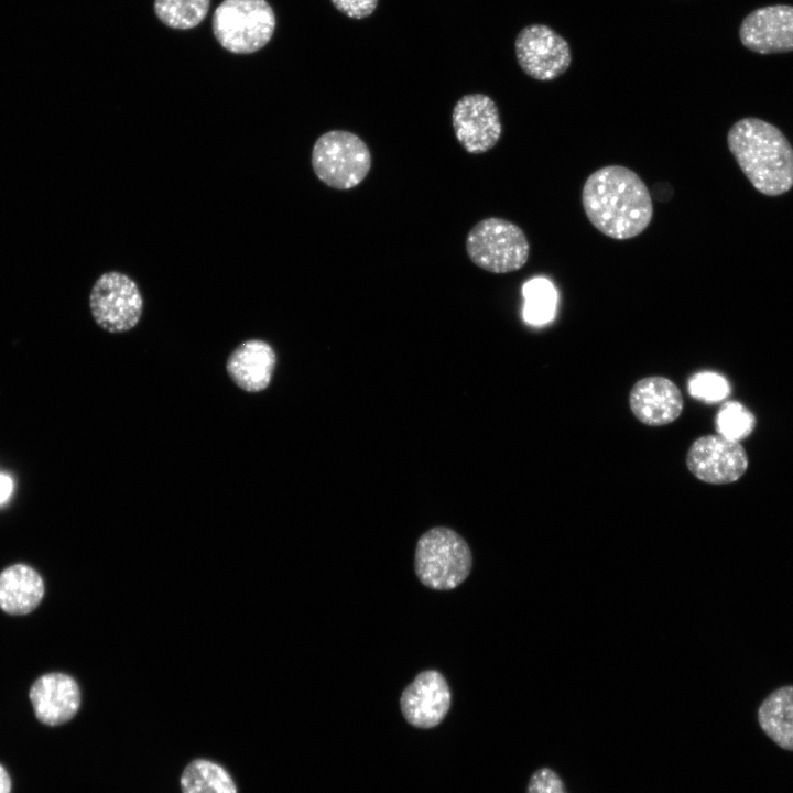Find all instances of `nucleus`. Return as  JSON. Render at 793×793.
Returning <instances> with one entry per match:
<instances>
[{"label":"nucleus","mask_w":793,"mask_h":793,"mask_svg":"<svg viewBox=\"0 0 793 793\" xmlns=\"http://www.w3.org/2000/svg\"><path fill=\"white\" fill-rule=\"evenodd\" d=\"M582 204L590 224L616 240L639 236L653 217L649 188L634 171L622 165L593 172L584 183Z\"/></svg>","instance_id":"obj_1"},{"label":"nucleus","mask_w":793,"mask_h":793,"mask_svg":"<svg viewBox=\"0 0 793 793\" xmlns=\"http://www.w3.org/2000/svg\"><path fill=\"white\" fill-rule=\"evenodd\" d=\"M727 142L741 171L760 193L778 196L793 187V149L775 126L743 118L730 128Z\"/></svg>","instance_id":"obj_2"},{"label":"nucleus","mask_w":793,"mask_h":793,"mask_svg":"<svg viewBox=\"0 0 793 793\" xmlns=\"http://www.w3.org/2000/svg\"><path fill=\"white\" fill-rule=\"evenodd\" d=\"M471 566L467 542L449 528L430 529L416 543L415 574L428 588L449 590L459 586L468 577Z\"/></svg>","instance_id":"obj_3"},{"label":"nucleus","mask_w":793,"mask_h":793,"mask_svg":"<svg viewBox=\"0 0 793 793\" xmlns=\"http://www.w3.org/2000/svg\"><path fill=\"white\" fill-rule=\"evenodd\" d=\"M275 24L273 8L267 0H224L211 21L218 43L235 54H251L264 47Z\"/></svg>","instance_id":"obj_4"},{"label":"nucleus","mask_w":793,"mask_h":793,"mask_svg":"<svg viewBox=\"0 0 793 793\" xmlns=\"http://www.w3.org/2000/svg\"><path fill=\"white\" fill-rule=\"evenodd\" d=\"M311 163L321 182L328 187L347 191L367 177L372 161L368 145L357 134L330 130L316 139Z\"/></svg>","instance_id":"obj_5"},{"label":"nucleus","mask_w":793,"mask_h":793,"mask_svg":"<svg viewBox=\"0 0 793 793\" xmlns=\"http://www.w3.org/2000/svg\"><path fill=\"white\" fill-rule=\"evenodd\" d=\"M466 251L477 267L491 273H509L520 270L528 262L530 243L518 225L489 217L470 229Z\"/></svg>","instance_id":"obj_6"},{"label":"nucleus","mask_w":793,"mask_h":793,"mask_svg":"<svg viewBox=\"0 0 793 793\" xmlns=\"http://www.w3.org/2000/svg\"><path fill=\"white\" fill-rule=\"evenodd\" d=\"M89 308L95 323L112 334L134 328L143 312V297L137 282L119 271L102 273L89 294Z\"/></svg>","instance_id":"obj_7"},{"label":"nucleus","mask_w":793,"mask_h":793,"mask_svg":"<svg viewBox=\"0 0 793 793\" xmlns=\"http://www.w3.org/2000/svg\"><path fill=\"white\" fill-rule=\"evenodd\" d=\"M514 51L521 69L540 82L556 79L572 64L568 42L546 24L524 26L515 37Z\"/></svg>","instance_id":"obj_8"},{"label":"nucleus","mask_w":793,"mask_h":793,"mask_svg":"<svg viewBox=\"0 0 793 793\" xmlns=\"http://www.w3.org/2000/svg\"><path fill=\"white\" fill-rule=\"evenodd\" d=\"M686 466L704 482L726 485L743 476L748 468V456L738 441L710 434L692 443L686 454Z\"/></svg>","instance_id":"obj_9"},{"label":"nucleus","mask_w":793,"mask_h":793,"mask_svg":"<svg viewBox=\"0 0 793 793\" xmlns=\"http://www.w3.org/2000/svg\"><path fill=\"white\" fill-rule=\"evenodd\" d=\"M452 124L459 144L471 154L491 150L502 134L497 104L485 94L463 96L454 106Z\"/></svg>","instance_id":"obj_10"},{"label":"nucleus","mask_w":793,"mask_h":793,"mask_svg":"<svg viewBox=\"0 0 793 793\" xmlns=\"http://www.w3.org/2000/svg\"><path fill=\"white\" fill-rule=\"evenodd\" d=\"M739 39L758 54L793 51V6L773 4L754 9L743 18Z\"/></svg>","instance_id":"obj_11"},{"label":"nucleus","mask_w":793,"mask_h":793,"mask_svg":"<svg viewBox=\"0 0 793 793\" xmlns=\"http://www.w3.org/2000/svg\"><path fill=\"white\" fill-rule=\"evenodd\" d=\"M450 691L445 677L435 670L419 673L402 692L400 707L405 720L428 729L437 726L450 708Z\"/></svg>","instance_id":"obj_12"},{"label":"nucleus","mask_w":793,"mask_h":793,"mask_svg":"<svg viewBox=\"0 0 793 793\" xmlns=\"http://www.w3.org/2000/svg\"><path fill=\"white\" fill-rule=\"evenodd\" d=\"M629 405L641 423L662 426L680 417L684 400L681 390L672 380L651 376L633 384L629 393Z\"/></svg>","instance_id":"obj_13"},{"label":"nucleus","mask_w":793,"mask_h":793,"mask_svg":"<svg viewBox=\"0 0 793 793\" xmlns=\"http://www.w3.org/2000/svg\"><path fill=\"white\" fill-rule=\"evenodd\" d=\"M29 695L36 718L50 726L70 720L80 706L79 687L64 673L42 675L32 684Z\"/></svg>","instance_id":"obj_14"},{"label":"nucleus","mask_w":793,"mask_h":793,"mask_svg":"<svg viewBox=\"0 0 793 793\" xmlns=\"http://www.w3.org/2000/svg\"><path fill=\"white\" fill-rule=\"evenodd\" d=\"M276 365L273 347L262 339H248L229 355L226 371L231 381L248 393L265 390Z\"/></svg>","instance_id":"obj_15"},{"label":"nucleus","mask_w":793,"mask_h":793,"mask_svg":"<svg viewBox=\"0 0 793 793\" xmlns=\"http://www.w3.org/2000/svg\"><path fill=\"white\" fill-rule=\"evenodd\" d=\"M44 596L40 574L25 564H14L0 573V608L10 615L33 611Z\"/></svg>","instance_id":"obj_16"},{"label":"nucleus","mask_w":793,"mask_h":793,"mask_svg":"<svg viewBox=\"0 0 793 793\" xmlns=\"http://www.w3.org/2000/svg\"><path fill=\"white\" fill-rule=\"evenodd\" d=\"M757 719L762 731L778 747L793 751V685L771 692L761 702Z\"/></svg>","instance_id":"obj_17"},{"label":"nucleus","mask_w":793,"mask_h":793,"mask_svg":"<svg viewBox=\"0 0 793 793\" xmlns=\"http://www.w3.org/2000/svg\"><path fill=\"white\" fill-rule=\"evenodd\" d=\"M180 785L182 793H238L228 771L204 758L194 759L184 768Z\"/></svg>","instance_id":"obj_18"},{"label":"nucleus","mask_w":793,"mask_h":793,"mask_svg":"<svg viewBox=\"0 0 793 793\" xmlns=\"http://www.w3.org/2000/svg\"><path fill=\"white\" fill-rule=\"evenodd\" d=\"M524 297L523 318L531 325L548 323L555 314L557 295L554 285L546 279L535 278L522 287Z\"/></svg>","instance_id":"obj_19"},{"label":"nucleus","mask_w":793,"mask_h":793,"mask_svg":"<svg viewBox=\"0 0 793 793\" xmlns=\"http://www.w3.org/2000/svg\"><path fill=\"white\" fill-rule=\"evenodd\" d=\"M210 0H154V12L165 25L188 30L197 26L207 15Z\"/></svg>","instance_id":"obj_20"},{"label":"nucleus","mask_w":793,"mask_h":793,"mask_svg":"<svg viewBox=\"0 0 793 793\" xmlns=\"http://www.w3.org/2000/svg\"><path fill=\"white\" fill-rule=\"evenodd\" d=\"M753 425V415L738 402L725 403L716 419L718 434L738 442L752 431Z\"/></svg>","instance_id":"obj_21"},{"label":"nucleus","mask_w":793,"mask_h":793,"mask_svg":"<svg viewBox=\"0 0 793 793\" xmlns=\"http://www.w3.org/2000/svg\"><path fill=\"white\" fill-rule=\"evenodd\" d=\"M689 393L705 402H718L729 394L726 379L714 372H699L688 380Z\"/></svg>","instance_id":"obj_22"},{"label":"nucleus","mask_w":793,"mask_h":793,"mask_svg":"<svg viewBox=\"0 0 793 793\" xmlns=\"http://www.w3.org/2000/svg\"><path fill=\"white\" fill-rule=\"evenodd\" d=\"M526 793H567L560 775L548 767L535 770L528 783Z\"/></svg>","instance_id":"obj_23"},{"label":"nucleus","mask_w":793,"mask_h":793,"mask_svg":"<svg viewBox=\"0 0 793 793\" xmlns=\"http://www.w3.org/2000/svg\"><path fill=\"white\" fill-rule=\"evenodd\" d=\"M334 7L352 19L369 17L377 8L379 0H330Z\"/></svg>","instance_id":"obj_24"},{"label":"nucleus","mask_w":793,"mask_h":793,"mask_svg":"<svg viewBox=\"0 0 793 793\" xmlns=\"http://www.w3.org/2000/svg\"><path fill=\"white\" fill-rule=\"evenodd\" d=\"M12 490V479L6 474H0V504L4 503L10 498Z\"/></svg>","instance_id":"obj_25"},{"label":"nucleus","mask_w":793,"mask_h":793,"mask_svg":"<svg viewBox=\"0 0 793 793\" xmlns=\"http://www.w3.org/2000/svg\"><path fill=\"white\" fill-rule=\"evenodd\" d=\"M11 781L3 767L0 765V793H10Z\"/></svg>","instance_id":"obj_26"}]
</instances>
